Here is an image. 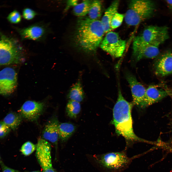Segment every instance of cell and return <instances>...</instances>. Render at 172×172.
<instances>
[{"label":"cell","instance_id":"cell-1","mask_svg":"<svg viewBox=\"0 0 172 172\" xmlns=\"http://www.w3.org/2000/svg\"><path fill=\"white\" fill-rule=\"evenodd\" d=\"M132 105L125 100L119 90L117 100L113 108L112 122L116 133L123 136L128 144L129 142H135L149 143L147 140L137 136L134 133L131 115Z\"/></svg>","mask_w":172,"mask_h":172},{"label":"cell","instance_id":"cell-2","mask_svg":"<svg viewBox=\"0 0 172 172\" xmlns=\"http://www.w3.org/2000/svg\"><path fill=\"white\" fill-rule=\"evenodd\" d=\"M104 31L101 21L86 18L77 22L76 38L81 48L89 52L95 51L102 40Z\"/></svg>","mask_w":172,"mask_h":172},{"label":"cell","instance_id":"cell-3","mask_svg":"<svg viewBox=\"0 0 172 172\" xmlns=\"http://www.w3.org/2000/svg\"><path fill=\"white\" fill-rule=\"evenodd\" d=\"M155 8V3L152 0H131L124 15L125 22L129 26L137 25L151 18L154 14Z\"/></svg>","mask_w":172,"mask_h":172},{"label":"cell","instance_id":"cell-4","mask_svg":"<svg viewBox=\"0 0 172 172\" xmlns=\"http://www.w3.org/2000/svg\"><path fill=\"white\" fill-rule=\"evenodd\" d=\"M24 52L23 47L18 41L2 36L0 40V65L19 63Z\"/></svg>","mask_w":172,"mask_h":172},{"label":"cell","instance_id":"cell-5","mask_svg":"<svg viewBox=\"0 0 172 172\" xmlns=\"http://www.w3.org/2000/svg\"><path fill=\"white\" fill-rule=\"evenodd\" d=\"M169 37L167 27L150 26L134 38L133 45L154 43L159 46L167 39Z\"/></svg>","mask_w":172,"mask_h":172},{"label":"cell","instance_id":"cell-6","mask_svg":"<svg viewBox=\"0 0 172 172\" xmlns=\"http://www.w3.org/2000/svg\"><path fill=\"white\" fill-rule=\"evenodd\" d=\"M125 149L105 154L102 156L100 162L104 167L112 172H122L128 167L133 160L138 156L129 157Z\"/></svg>","mask_w":172,"mask_h":172},{"label":"cell","instance_id":"cell-7","mask_svg":"<svg viewBox=\"0 0 172 172\" xmlns=\"http://www.w3.org/2000/svg\"><path fill=\"white\" fill-rule=\"evenodd\" d=\"M126 45V41L121 38L118 33L110 31L107 33L100 46L112 56L117 58L122 56Z\"/></svg>","mask_w":172,"mask_h":172},{"label":"cell","instance_id":"cell-8","mask_svg":"<svg viewBox=\"0 0 172 172\" xmlns=\"http://www.w3.org/2000/svg\"><path fill=\"white\" fill-rule=\"evenodd\" d=\"M22 40H30L38 42L44 41L50 30L48 25L42 22L36 23L18 30Z\"/></svg>","mask_w":172,"mask_h":172},{"label":"cell","instance_id":"cell-9","mask_svg":"<svg viewBox=\"0 0 172 172\" xmlns=\"http://www.w3.org/2000/svg\"><path fill=\"white\" fill-rule=\"evenodd\" d=\"M36 149L35 155L43 172H56L51 162L50 144L45 140L40 138L38 140Z\"/></svg>","mask_w":172,"mask_h":172},{"label":"cell","instance_id":"cell-10","mask_svg":"<svg viewBox=\"0 0 172 172\" xmlns=\"http://www.w3.org/2000/svg\"><path fill=\"white\" fill-rule=\"evenodd\" d=\"M17 77L12 68H6L0 71V94L7 96L13 92L17 86Z\"/></svg>","mask_w":172,"mask_h":172},{"label":"cell","instance_id":"cell-11","mask_svg":"<svg viewBox=\"0 0 172 172\" xmlns=\"http://www.w3.org/2000/svg\"><path fill=\"white\" fill-rule=\"evenodd\" d=\"M126 78L131 89L133 103L141 108L146 107V89L133 75L128 73L126 75Z\"/></svg>","mask_w":172,"mask_h":172},{"label":"cell","instance_id":"cell-12","mask_svg":"<svg viewBox=\"0 0 172 172\" xmlns=\"http://www.w3.org/2000/svg\"><path fill=\"white\" fill-rule=\"evenodd\" d=\"M172 92L163 86L151 85L146 89L145 96L146 107L160 101Z\"/></svg>","mask_w":172,"mask_h":172},{"label":"cell","instance_id":"cell-13","mask_svg":"<svg viewBox=\"0 0 172 172\" xmlns=\"http://www.w3.org/2000/svg\"><path fill=\"white\" fill-rule=\"evenodd\" d=\"M44 105L42 102L32 101L25 102L19 110L22 116L31 121L36 120L43 111Z\"/></svg>","mask_w":172,"mask_h":172},{"label":"cell","instance_id":"cell-14","mask_svg":"<svg viewBox=\"0 0 172 172\" xmlns=\"http://www.w3.org/2000/svg\"><path fill=\"white\" fill-rule=\"evenodd\" d=\"M159 46L154 43L133 45V55L137 61L143 59L154 58L159 54Z\"/></svg>","mask_w":172,"mask_h":172},{"label":"cell","instance_id":"cell-15","mask_svg":"<svg viewBox=\"0 0 172 172\" xmlns=\"http://www.w3.org/2000/svg\"><path fill=\"white\" fill-rule=\"evenodd\" d=\"M156 74L165 76L172 74V52L168 51L162 54L158 59L155 65Z\"/></svg>","mask_w":172,"mask_h":172},{"label":"cell","instance_id":"cell-16","mask_svg":"<svg viewBox=\"0 0 172 172\" xmlns=\"http://www.w3.org/2000/svg\"><path fill=\"white\" fill-rule=\"evenodd\" d=\"M119 4V0H114L106 10L101 21L105 32L108 33L112 30L111 23L114 15L118 12Z\"/></svg>","mask_w":172,"mask_h":172},{"label":"cell","instance_id":"cell-17","mask_svg":"<svg viewBox=\"0 0 172 172\" xmlns=\"http://www.w3.org/2000/svg\"><path fill=\"white\" fill-rule=\"evenodd\" d=\"M57 120L53 119L50 121L45 126L43 135L44 139L53 144H56L59 138Z\"/></svg>","mask_w":172,"mask_h":172},{"label":"cell","instance_id":"cell-18","mask_svg":"<svg viewBox=\"0 0 172 172\" xmlns=\"http://www.w3.org/2000/svg\"><path fill=\"white\" fill-rule=\"evenodd\" d=\"M75 129V126L71 123L59 124L58 128L59 138L62 141H66L72 135Z\"/></svg>","mask_w":172,"mask_h":172},{"label":"cell","instance_id":"cell-19","mask_svg":"<svg viewBox=\"0 0 172 172\" xmlns=\"http://www.w3.org/2000/svg\"><path fill=\"white\" fill-rule=\"evenodd\" d=\"M68 96L70 100L79 102L83 100L84 93L80 81H78L72 86L70 90Z\"/></svg>","mask_w":172,"mask_h":172},{"label":"cell","instance_id":"cell-20","mask_svg":"<svg viewBox=\"0 0 172 172\" xmlns=\"http://www.w3.org/2000/svg\"><path fill=\"white\" fill-rule=\"evenodd\" d=\"M21 120V117L20 115L11 112L6 115L3 121L11 129L15 130L20 124Z\"/></svg>","mask_w":172,"mask_h":172},{"label":"cell","instance_id":"cell-21","mask_svg":"<svg viewBox=\"0 0 172 172\" xmlns=\"http://www.w3.org/2000/svg\"><path fill=\"white\" fill-rule=\"evenodd\" d=\"M92 0H84L74 7L73 11L74 14L79 17L85 16L88 14Z\"/></svg>","mask_w":172,"mask_h":172},{"label":"cell","instance_id":"cell-22","mask_svg":"<svg viewBox=\"0 0 172 172\" xmlns=\"http://www.w3.org/2000/svg\"><path fill=\"white\" fill-rule=\"evenodd\" d=\"M102 2L98 0H93L88 13L89 18L98 20L101 15Z\"/></svg>","mask_w":172,"mask_h":172},{"label":"cell","instance_id":"cell-23","mask_svg":"<svg viewBox=\"0 0 172 172\" xmlns=\"http://www.w3.org/2000/svg\"><path fill=\"white\" fill-rule=\"evenodd\" d=\"M66 109L68 115L70 118H75L80 112L81 105L79 102L70 100L67 104Z\"/></svg>","mask_w":172,"mask_h":172},{"label":"cell","instance_id":"cell-24","mask_svg":"<svg viewBox=\"0 0 172 172\" xmlns=\"http://www.w3.org/2000/svg\"><path fill=\"white\" fill-rule=\"evenodd\" d=\"M36 147L34 144L32 142L27 141L22 145L21 151L22 153L25 156H27L32 153L35 150Z\"/></svg>","mask_w":172,"mask_h":172},{"label":"cell","instance_id":"cell-25","mask_svg":"<svg viewBox=\"0 0 172 172\" xmlns=\"http://www.w3.org/2000/svg\"><path fill=\"white\" fill-rule=\"evenodd\" d=\"M124 15L118 13H116L112 20L110 24L112 29H115L120 26L124 18Z\"/></svg>","mask_w":172,"mask_h":172},{"label":"cell","instance_id":"cell-26","mask_svg":"<svg viewBox=\"0 0 172 172\" xmlns=\"http://www.w3.org/2000/svg\"><path fill=\"white\" fill-rule=\"evenodd\" d=\"M7 19L11 23L16 24L20 23L22 20L21 16L18 11L14 10L9 15Z\"/></svg>","mask_w":172,"mask_h":172},{"label":"cell","instance_id":"cell-27","mask_svg":"<svg viewBox=\"0 0 172 172\" xmlns=\"http://www.w3.org/2000/svg\"><path fill=\"white\" fill-rule=\"evenodd\" d=\"M37 14L36 11L29 8H25L22 12L23 18L25 19L28 20L33 19Z\"/></svg>","mask_w":172,"mask_h":172},{"label":"cell","instance_id":"cell-28","mask_svg":"<svg viewBox=\"0 0 172 172\" xmlns=\"http://www.w3.org/2000/svg\"><path fill=\"white\" fill-rule=\"evenodd\" d=\"M11 129L3 121L0 122V138H4L7 135Z\"/></svg>","mask_w":172,"mask_h":172},{"label":"cell","instance_id":"cell-29","mask_svg":"<svg viewBox=\"0 0 172 172\" xmlns=\"http://www.w3.org/2000/svg\"><path fill=\"white\" fill-rule=\"evenodd\" d=\"M78 1V0H75L67 1L66 2V5L64 10V11H67L70 7L72 6L74 7L76 5L79 3Z\"/></svg>","mask_w":172,"mask_h":172},{"label":"cell","instance_id":"cell-30","mask_svg":"<svg viewBox=\"0 0 172 172\" xmlns=\"http://www.w3.org/2000/svg\"><path fill=\"white\" fill-rule=\"evenodd\" d=\"M2 172H19L18 171L10 168L5 165L2 161L0 162Z\"/></svg>","mask_w":172,"mask_h":172},{"label":"cell","instance_id":"cell-31","mask_svg":"<svg viewBox=\"0 0 172 172\" xmlns=\"http://www.w3.org/2000/svg\"><path fill=\"white\" fill-rule=\"evenodd\" d=\"M166 1L169 8L172 10V0H167Z\"/></svg>","mask_w":172,"mask_h":172},{"label":"cell","instance_id":"cell-32","mask_svg":"<svg viewBox=\"0 0 172 172\" xmlns=\"http://www.w3.org/2000/svg\"><path fill=\"white\" fill-rule=\"evenodd\" d=\"M41 172L40 171H32L31 172Z\"/></svg>","mask_w":172,"mask_h":172},{"label":"cell","instance_id":"cell-33","mask_svg":"<svg viewBox=\"0 0 172 172\" xmlns=\"http://www.w3.org/2000/svg\"><path fill=\"white\" fill-rule=\"evenodd\" d=\"M170 96L171 97L172 100V92L170 95Z\"/></svg>","mask_w":172,"mask_h":172},{"label":"cell","instance_id":"cell-34","mask_svg":"<svg viewBox=\"0 0 172 172\" xmlns=\"http://www.w3.org/2000/svg\"></svg>","mask_w":172,"mask_h":172}]
</instances>
